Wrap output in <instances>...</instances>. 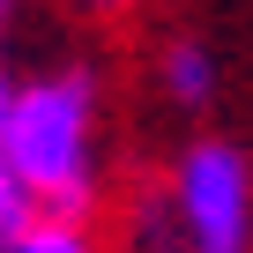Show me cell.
I'll list each match as a JSON object with an SVG mask.
<instances>
[{
  "instance_id": "cell-1",
  "label": "cell",
  "mask_w": 253,
  "mask_h": 253,
  "mask_svg": "<svg viewBox=\"0 0 253 253\" xmlns=\"http://www.w3.org/2000/svg\"><path fill=\"white\" fill-rule=\"evenodd\" d=\"M0 171L38 201V216L89 223V201H97V75L89 67H45L15 82L8 126H0Z\"/></svg>"
},
{
  "instance_id": "cell-2",
  "label": "cell",
  "mask_w": 253,
  "mask_h": 253,
  "mask_svg": "<svg viewBox=\"0 0 253 253\" xmlns=\"http://www.w3.org/2000/svg\"><path fill=\"white\" fill-rule=\"evenodd\" d=\"M171 231L186 253H246L253 246V164L238 142H186L171 164Z\"/></svg>"
},
{
  "instance_id": "cell-3",
  "label": "cell",
  "mask_w": 253,
  "mask_h": 253,
  "mask_svg": "<svg viewBox=\"0 0 253 253\" xmlns=\"http://www.w3.org/2000/svg\"><path fill=\"white\" fill-rule=\"evenodd\" d=\"M157 82H164V97H171L179 112H201V104L216 97V52H209L201 38H171V45L157 52Z\"/></svg>"
},
{
  "instance_id": "cell-4",
  "label": "cell",
  "mask_w": 253,
  "mask_h": 253,
  "mask_svg": "<svg viewBox=\"0 0 253 253\" xmlns=\"http://www.w3.org/2000/svg\"><path fill=\"white\" fill-rule=\"evenodd\" d=\"M0 253H97V238H89V223H52V216H38V223H23L15 238H0Z\"/></svg>"
},
{
  "instance_id": "cell-5",
  "label": "cell",
  "mask_w": 253,
  "mask_h": 253,
  "mask_svg": "<svg viewBox=\"0 0 253 253\" xmlns=\"http://www.w3.org/2000/svg\"><path fill=\"white\" fill-rule=\"evenodd\" d=\"M82 8H97V15H119V8H134V0H82Z\"/></svg>"
},
{
  "instance_id": "cell-6",
  "label": "cell",
  "mask_w": 253,
  "mask_h": 253,
  "mask_svg": "<svg viewBox=\"0 0 253 253\" xmlns=\"http://www.w3.org/2000/svg\"><path fill=\"white\" fill-rule=\"evenodd\" d=\"M8 8H15V0H0V38H8Z\"/></svg>"
}]
</instances>
